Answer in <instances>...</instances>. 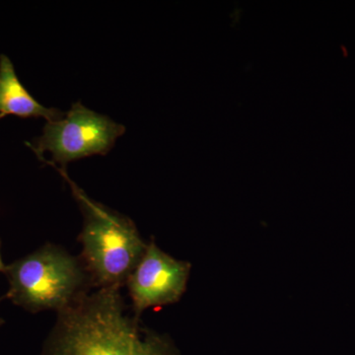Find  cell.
Segmentation results:
<instances>
[{
	"instance_id": "1",
	"label": "cell",
	"mask_w": 355,
	"mask_h": 355,
	"mask_svg": "<svg viewBox=\"0 0 355 355\" xmlns=\"http://www.w3.org/2000/svg\"><path fill=\"white\" fill-rule=\"evenodd\" d=\"M41 355H179L169 338L125 313L119 288L79 296L58 312Z\"/></svg>"
},
{
	"instance_id": "2",
	"label": "cell",
	"mask_w": 355,
	"mask_h": 355,
	"mask_svg": "<svg viewBox=\"0 0 355 355\" xmlns=\"http://www.w3.org/2000/svg\"><path fill=\"white\" fill-rule=\"evenodd\" d=\"M67 180L84 216L83 266L90 282L99 288H119L139 263L147 244L132 219L91 200L65 170L55 167Z\"/></svg>"
},
{
	"instance_id": "3",
	"label": "cell",
	"mask_w": 355,
	"mask_h": 355,
	"mask_svg": "<svg viewBox=\"0 0 355 355\" xmlns=\"http://www.w3.org/2000/svg\"><path fill=\"white\" fill-rule=\"evenodd\" d=\"M6 297L32 313L69 307L85 293L89 279L80 261L64 250L46 245L7 266Z\"/></svg>"
},
{
	"instance_id": "4",
	"label": "cell",
	"mask_w": 355,
	"mask_h": 355,
	"mask_svg": "<svg viewBox=\"0 0 355 355\" xmlns=\"http://www.w3.org/2000/svg\"><path fill=\"white\" fill-rule=\"evenodd\" d=\"M125 132V125L76 102L62 119L48 121L41 137L29 146L40 159L46 151L51 153L53 159L44 162L58 163L65 170L67 163L77 159L108 153Z\"/></svg>"
},
{
	"instance_id": "5",
	"label": "cell",
	"mask_w": 355,
	"mask_h": 355,
	"mask_svg": "<svg viewBox=\"0 0 355 355\" xmlns=\"http://www.w3.org/2000/svg\"><path fill=\"white\" fill-rule=\"evenodd\" d=\"M190 272V263L164 253L154 241L147 244L127 280L135 316L139 319L147 308L178 302L186 291Z\"/></svg>"
},
{
	"instance_id": "6",
	"label": "cell",
	"mask_w": 355,
	"mask_h": 355,
	"mask_svg": "<svg viewBox=\"0 0 355 355\" xmlns=\"http://www.w3.org/2000/svg\"><path fill=\"white\" fill-rule=\"evenodd\" d=\"M13 114L19 118H44L48 121L60 120L64 112L46 108L40 104L16 74L14 65L6 55H0V120Z\"/></svg>"
},
{
	"instance_id": "7",
	"label": "cell",
	"mask_w": 355,
	"mask_h": 355,
	"mask_svg": "<svg viewBox=\"0 0 355 355\" xmlns=\"http://www.w3.org/2000/svg\"><path fill=\"white\" fill-rule=\"evenodd\" d=\"M7 270V266L4 265L3 261H2L1 254H0V272L6 273Z\"/></svg>"
},
{
	"instance_id": "8",
	"label": "cell",
	"mask_w": 355,
	"mask_h": 355,
	"mask_svg": "<svg viewBox=\"0 0 355 355\" xmlns=\"http://www.w3.org/2000/svg\"><path fill=\"white\" fill-rule=\"evenodd\" d=\"M2 324V321H1V320H0V324Z\"/></svg>"
}]
</instances>
